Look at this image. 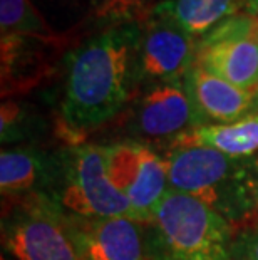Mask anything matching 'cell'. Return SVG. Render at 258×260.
<instances>
[{
  "instance_id": "obj_19",
  "label": "cell",
  "mask_w": 258,
  "mask_h": 260,
  "mask_svg": "<svg viewBox=\"0 0 258 260\" xmlns=\"http://www.w3.org/2000/svg\"><path fill=\"white\" fill-rule=\"evenodd\" d=\"M256 109H258V91H256Z\"/></svg>"
},
{
  "instance_id": "obj_15",
  "label": "cell",
  "mask_w": 258,
  "mask_h": 260,
  "mask_svg": "<svg viewBox=\"0 0 258 260\" xmlns=\"http://www.w3.org/2000/svg\"><path fill=\"white\" fill-rule=\"evenodd\" d=\"M41 161L34 153L9 149L0 154V190L4 197L20 195L37 183Z\"/></svg>"
},
{
  "instance_id": "obj_12",
  "label": "cell",
  "mask_w": 258,
  "mask_h": 260,
  "mask_svg": "<svg viewBox=\"0 0 258 260\" xmlns=\"http://www.w3.org/2000/svg\"><path fill=\"white\" fill-rule=\"evenodd\" d=\"M173 146H206L240 159L258 151V114H248L233 123L196 124L174 138Z\"/></svg>"
},
{
  "instance_id": "obj_1",
  "label": "cell",
  "mask_w": 258,
  "mask_h": 260,
  "mask_svg": "<svg viewBox=\"0 0 258 260\" xmlns=\"http://www.w3.org/2000/svg\"><path fill=\"white\" fill-rule=\"evenodd\" d=\"M139 24L109 25L76 49L62 99V119L70 131L101 128L131 101L139 77Z\"/></svg>"
},
{
  "instance_id": "obj_16",
  "label": "cell",
  "mask_w": 258,
  "mask_h": 260,
  "mask_svg": "<svg viewBox=\"0 0 258 260\" xmlns=\"http://www.w3.org/2000/svg\"><path fill=\"white\" fill-rule=\"evenodd\" d=\"M161 0H97L94 19L109 25L141 24Z\"/></svg>"
},
{
  "instance_id": "obj_4",
  "label": "cell",
  "mask_w": 258,
  "mask_h": 260,
  "mask_svg": "<svg viewBox=\"0 0 258 260\" xmlns=\"http://www.w3.org/2000/svg\"><path fill=\"white\" fill-rule=\"evenodd\" d=\"M60 203L78 217L139 220L107 170V146H81L67 156ZM141 222V220H139Z\"/></svg>"
},
{
  "instance_id": "obj_20",
  "label": "cell",
  "mask_w": 258,
  "mask_h": 260,
  "mask_svg": "<svg viewBox=\"0 0 258 260\" xmlns=\"http://www.w3.org/2000/svg\"><path fill=\"white\" fill-rule=\"evenodd\" d=\"M96 2H97V0H96Z\"/></svg>"
},
{
  "instance_id": "obj_13",
  "label": "cell",
  "mask_w": 258,
  "mask_h": 260,
  "mask_svg": "<svg viewBox=\"0 0 258 260\" xmlns=\"http://www.w3.org/2000/svg\"><path fill=\"white\" fill-rule=\"evenodd\" d=\"M245 7L246 0H161L153 14L173 19L181 29L200 41Z\"/></svg>"
},
{
  "instance_id": "obj_11",
  "label": "cell",
  "mask_w": 258,
  "mask_h": 260,
  "mask_svg": "<svg viewBox=\"0 0 258 260\" xmlns=\"http://www.w3.org/2000/svg\"><path fill=\"white\" fill-rule=\"evenodd\" d=\"M185 86L195 104L196 114L201 118L218 123H233L256 109V96L253 92L241 89L196 62L186 73Z\"/></svg>"
},
{
  "instance_id": "obj_18",
  "label": "cell",
  "mask_w": 258,
  "mask_h": 260,
  "mask_svg": "<svg viewBox=\"0 0 258 260\" xmlns=\"http://www.w3.org/2000/svg\"><path fill=\"white\" fill-rule=\"evenodd\" d=\"M245 12L250 14V15H255V17H258V0H246Z\"/></svg>"
},
{
  "instance_id": "obj_2",
  "label": "cell",
  "mask_w": 258,
  "mask_h": 260,
  "mask_svg": "<svg viewBox=\"0 0 258 260\" xmlns=\"http://www.w3.org/2000/svg\"><path fill=\"white\" fill-rule=\"evenodd\" d=\"M148 225L156 260H233L228 222L195 197L169 190Z\"/></svg>"
},
{
  "instance_id": "obj_17",
  "label": "cell",
  "mask_w": 258,
  "mask_h": 260,
  "mask_svg": "<svg viewBox=\"0 0 258 260\" xmlns=\"http://www.w3.org/2000/svg\"><path fill=\"white\" fill-rule=\"evenodd\" d=\"M238 260H258V230L241 237L237 247L233 245V258Z\"/></svg>"
},
{
  "instance_id": "obj_14",
  "label": "cell",
  "mask_w": 258,
  "mask_h": 260,
  "mask_svg": "<svg viewBox=\"0 0 258 260\" xmlns=\"http://www.w3.org/2000/svg\"><path fill=\"white\" fill-rule=\"evenodd\" d=\"M0 30L2 36L29 37L62 46V36L47 24L32 0H0Z\"/></svg>"
},
{
  "instance_id": "obj_3",
  "label": "cell",
  "mask_w": 258,
  "mask_h": 260,
  "mask_svg": "<svg viewBox=\"0 0 258 260\" xmlns=\"http://www.w3.org/2000/svg\"><path fill=\"white\" fill-rule=\"evenodd\" d=\"M169 190L195 197L208 207L230 212L235 193L243 198L248 176L240 159L206 146H173L164 156Z\"/></svg>"
},
{
  "instance_id": "obj_10",
  "label": "cell",
  "mask_w": 258,
  "mask_h": 260,
  "mask_svg": "<svg viewBox=\"0 0 258 260\" xmlns=\"http://www.w3.org/2000/svg\"><path fill=\"white\" fill-rule=\"evenodd\" d=\"M196 109L183 81L159 82L142 96L136 126L148 138H178L193 128Z\"/></svg>"
},
{
  "instance_id": "obj_6",
  "label": "cell",
  "mask_w": 258,
  "mask_h": 260,
  "mask_svg": "<svg viewBox=\"0 0 258 260\" xmlns=\"http://www.w3.org/2000/svg\"><path fill=\"white\" fill-rule=\"evenodd\" d=\"M7 250L17 260H84L70 218L46 203H30L4 230Z\"/></svg>"
},
{
  "instance_id": "obj_5",
  "label": "cell",
  "mask_w": 258,
  "mask_h": 260,
  "mask_svg": "<svg viewBox=\"0 0 258 260\" xmlns=\"http://www.w3.org/2000/svg\"><path fill=\"white\" fill-rule=\"evenodd\" d=\"M196 64L241 89L258 91V17L240 12L198 41Z\"/></svg>"
},
{
  "instance_id": "obj_9",
  "label": "cell",
  "mask_w": 258,
  "mask_h": 260,
  "mask_svg": "<svg viewBox=\"0 0 258 260\" xmlns=\"http://www.w3.org/2000/svg\"><path fill=\"white\" fill-rule=\"evenodd\" d=\"M84 260H150L148 222L129 217H69Z\"/></svg>"
},
{
  "instance_id": "obj_7",
  "label": "cell",
  "mask_w": 258,
  "mask_h": 260,
  "mask_svg": "<svg viewBox=\"0 0 258 260\" xmlns=\"http://www.w3.org/2000/svg\"><path fill=\"white\" fill-rule=\"evenodd\" d=\"M107 170L141 222H150L155 208L169 191L164 158L139 143L107 146Z\"/></svg>"
},
{
  "instance_id": "obj_8",
  "label": "cell",
  "mask_w": 258,
  "mask_h": 260,
  "mask_svg": "<svg viewBox=\"0 0 258 260\" xmlns=\"http://www.w3.org/2000/svg\"><path fill=\"white\" fill-rule=\"evenodd\" d=\"M139 25V77L158 84L183 79L195 64L198 41L161 14H151Z\"/></svg>"
}]
</instances>
